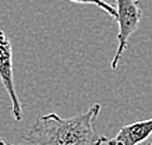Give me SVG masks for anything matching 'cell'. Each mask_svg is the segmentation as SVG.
Masks as SVG:
<instances>
[{
    "mask_svg": "<svg viewBox=\"0 0 152 145\" xmlns=\"http://www.w3.org/2000/svg\"><path fill=\"white\" fill-rule=\"evenodd\" d=\"M99 112L101 105L95 103L69 119L55 112L39 116L23 137V145H103L109 140L94 126Z\"/></svg>",
    "mask_w": 152,
    "mask_h": 145,
    "instance_id": "obj_1",
    "label": "cell"
},
{
    "mask_svg": "<svg viewBox=\"0 0 152 145\" xmlns=\"http://www.w3.org/2000/svg\"><path fill=\"white\" fill-rule=\"evenodd\" d=\"M152 136V117L123 126L107 145H138Z\"/></svg>",
    "mask_w": 152,
    "mask_h": 145,
    "instance_id": "obj_4",
    "label": "cell"
},
{
    "mask_svg": "<svg viewBox=\"0 0 152 145\" xmlns=\"http://www.w3.org/2000/svg\"><path fill=\"white\" fill-rule=\"evenodd\" d=\"M117 4V50L110 63V68L116 70L119 61L129 46V39L140 27V21L142 18V7L137 0H116Z\"/></svg>",
    "mask_w": 152,
    "mask_h": 145,
    "instance_id": "obj_2",
    "label": "cell"
},
{
    "mask_svg": "<svg viewBox=\"0 0 152 145\" xmlns=\"http://www.w3.org/2000/svg\"><path fill=\"white\" fill-rule=\"evenodd\" d=\"M0 80L9 94L11 102V112L17 122L23 120V106L17 95L13 74V46L6 32L0 31Z\"/></svg>",
    "mask_w": 152,
    "mask_h": 145,
    "instance_id": "obj_3",
    "label": "cell"
},
{
    "mask_svg": "<svg viewBox=\"0 0 152 145\" xmlns=\"http://www.w3.org/2000/svg\"><path fill=\"white\" fill-rule=\"evenodd\" d=\"M148 145H152V142H151V144H148Z\"/></svg>",
    "mask_w": 152,
    "mask_h": 145,
    "instance_id": "obj_6",
    "label": "cell"
},
{
    "mask_svg": "<svg viewBox=\"0 0 152 145\" xmlns=\"http://www.w3.org/2000/svg\"><path fill=\"white\" fill-rule=\"evenodd\" d=\"M0 145H13V144H9V142H6L4 140H1V138H0Z\"/></svg>",
    "mask_w": 152,
    "mask_h": 145,
    "instance_id": "obj_5",
    "label": "cell"
}]
</instances>
